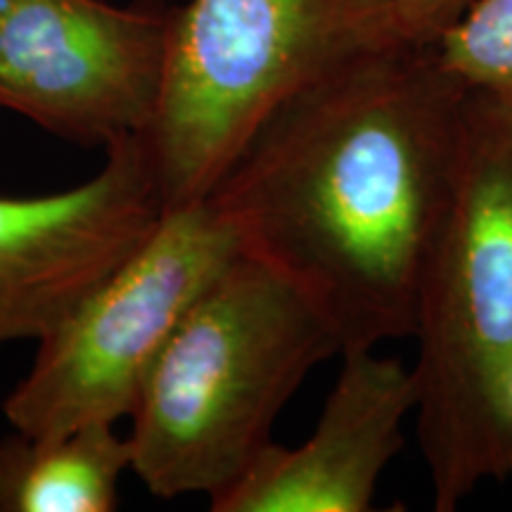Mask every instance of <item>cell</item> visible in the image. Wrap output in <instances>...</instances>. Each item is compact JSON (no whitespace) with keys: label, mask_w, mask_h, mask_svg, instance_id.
Segmentation results:
<instances>
[{"label":"cell","mask_w":512,"mask_h":512,"mask_svg":"<svg viewBox=\"0 0 512 512\" xmlns=\"http://www.w3.org/2000/svg\"><path fill=\"white\" fill-rule=\"evenodd\" d=\"M337 337L304 294L238 254L185 313L131 413V470L157 498L219 496Z\"/></svg>","instance_id":"cell-3"},{"label":"cell","mask_w":512,"mask_h":512,"mask_svg":"<svg viewBox=\"0 0 512 512\" xmlns=\"http://www.w3.org/2000/svg\"><path fill=\"white\" fill-rule=\"evenodd\" d=\"M105 155L98 174L76 188L0 195V347L46 337L162 219L145 138L119 140Z\"/></svg>","instance_id":"cell-7"},{"label":"cell","mask_w":512,"mask_h":512,"mask_svg":"<svg viewBox=\"0 0 512 512\" xmlns=\"http://www.w3.org/2000/svg\"><path fill=\"white\" fill-rule=\"evenodd\" d=\"M477 0H370L368 38L373 46H437Z\"/></svg>","instance_id":"cell-11"},{"label":"cell","mask_w":512,"mask_h":512,"mask_svg":"<svg viewBox=\"0 0 512 512\" xmlns=\"http://www.w3.org/2000/svg\"><path fill=\"white\" fill-rule=\"evenodd\" d=\"M131 446L114 425L0 439V512H112Z\"/></svg>","instance_id":"cell-9"},{"label":"cell","mask_w":512,"mask_h":512,"mask_svg":"<svg viewBox=\"0 0 512 512\" xmlns=\"http://www.w3.org/2000/svg\"><path fill=\"white\" fill-rule=\"evenodd\" d=\"M178 0H0V110L83 147L145 136Z\"/></svg>","instance_id":"cell-6"},{"label":"cell","mask_w":512,"mask_h":512,"mask_svg":"<svg viewBox=\"0 0 512 512\" xmlns=\"http://www.w3.org/2000/svg\"><path fill=\"white\" fill-rule=\"evenodd\" d=\"M370 0H185L145 133L164 209L209 197L283 102L370 48Z\"/></svg>","instance_id":"cell-4"},{"label":"cell","mask_w":512,"mask_h":512,"mask_svg":"<svg viewBox=\"0 0 512 512\" xmlns=\"http://www.w3.org/2000/svg\"><path fill=\"white\" fill-rule=\"evenodd\" d=\"M470 88L437 46H370L275 110L207 200L240 252L323 316L339 354L413 337Z\"/></svg>","instance_id":"cell-1"},{"label":"cell","mask_w":512,"mask_h":512,"mask_svg":"<svg viewBox=\"0 0 512 512\" xmlns=\"http://www.w3.org/2000/svg\"><path fill=\"white\" fill-rule=\"evenodd\" d=\"M437 50L467 88L512 102V0H477Z\"/></svg>","instance_id":"cell-10"},{"label":"cell","mask_w":512,"mask_h":512,"mask_svg":"<svg viewBox=\"0 0 512 512\" xmlns=\"http://www.w3.org/2000/svg\"><path fill=\"white\" fill-rule=\"evenodd\" d=\"M238 254V235L207 197L164 209L150 238L38 339L3 401L12 430L55 437L131 418L185 313Z\"/></svg>","instance_id":"cell-5"},{"label":"cell","mask_w":512,"mask_h":512,"mask_svg":"<svg viewBox=\"0 0 512 512\" xmlns=\"http://www.w3.org/2000/svg\"><path fill=\"white\" fill-rule=\"evenodd\" d=\"M413 337L420 451L434 510L453 512L512 475V102L472 88Z\"/></svg>","instance_id":"cell-2"},{"label":"cell","mask_w":512,"mask_h":512,"mask_svg":"<svg viewBox=\"0 0 512 512\" xmlns=\"http://www.w3.org/2000/svg\"><path fill=\"white\" fill-rule=\"evenodd\" d=\"M332 392L311 437L268 444L211 498L214 512H368L382 472L403 448L415 411L413 368L375 349L342 351Z\"/></svg>","instance_id":"cell-8"}]
</instances>
